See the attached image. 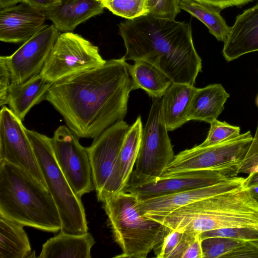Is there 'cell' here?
Wrapping results in <instances>:
<instances>
[{
	"instance_id": "6da1fadb",
	"label": "cell",
	"mask_w": 258,
	"mask_h": 258,
	"mask_svg": "<svg viewBox=\"0 0 258 258\" xmlns=\"http://www.w3.org/2000/svg\"><path fill=\"white\" fill-rule=\"evenodd\" d=\"M133 90L130 64L121 57L52 84L45 100L80 138L95 139L123 120Z\"/></svg>"
},
{
	"instance_id": "7a4b0ae2",
	"label": "cell",
	"mask_w": 258,
	"mask_h": 258,
	"mask_svg": "<svg viewBox=\"0 0 258 258\" xmlns=\"http://www.w3.org/2000/svg\"><path fill=\"white\" fill-rule=\"evenodd\" d=\"M124 60H143L163 72L172 83L194 86L202 59L193 43L190 22L149 15L118 25Z\"/></svg>"
},
{
	"instance_id": "3957f363",
	"label": "cell",
	"mask_w": 258,
	"mask_h": 258,
	"mask_svg": "<svg viewBox=\"0 0 258 258\" xmlns=\"http://www.w3.org/2000/svg\"><path fill=\"white\" fill-rule=\"evenodd\" d=\"M172 230L196 236L231 227L258 229V204L244 187L180 207L164 216H149Z\"/></svg>"
},
{
	"instance_id": "277c9868",
	"label": "cell",
	"mask_w": 258,
	"mask_h": 258,
	"mask_svg": "<svg viewBox=\"0 0 258 258\" xmlns=\"http://www.w3.org/2000/svg\"><path fill=\"white\" fill-rule=\"evenodd\" d=\"M0 216L47 232L61 228L47 188L25 170L5 160H0Z\"/></svg>"
},
{
	"instance_id": "5b68a950",
	"label": "cell",
	"mask_w": 258,
	"mask_h": 258,
	"mask_svg": "<svg viewBox=\"0 0 258 258\" xmlns=\"http://www.w3.org/2000/svg\"><path fill=\"white\" fill-rule=\"evenodd\" d=\"M137 195L121 190L103 202L113 238L121 249L118 258H146L171 229L143 214Z\"/></svg>"
},
{
	"instance_id": "8992f818",
	"label": "cell",
	"mask_w": 258,
	"mask_h": 258,
	"mask_svg": "<svg viewBox=\"0 0 258 258\" xmlns=\"http://www.w3.org/2000/svg\"><path fill=\"white\" fill-rule=\"evenodd\" d=\"M47 187L58 209L61 222L60 232L82 235L88 228L81 198L73 192L55 158L51 138L25 128Z\"/></svg>"
},
{
	"instance_id": "52a82bcc",
	"label": "cell",
	"mask_w": 258,
	"mask_h": 258,
	"mask_svg": "<svg viewBox=\"0 0 258 258\" xmlns=\"http://www.w3.org/2000/svg\"><path fill=\"white\" fill-rule=\"evenodd\" d=\"M253 137L250 131L205 147L197 145L174 156L161 177L205 170L235 172L243 160Z\"/></svg>"
},
{
	"instance_id": "ba28073f",
	"label": "cell",
	"mask_w": 258,
	"mask_h": 258,
	"mask_svg": "<svg viewBox=\"0 0 258 258\" xmlns=\"http://www.w3.org/2000/svg\"><path fill=\"white\" fill-rule=\"evenodd\" d=\"M163 116L161 98H153L143 128L138 155L128 183H142L160 178L174 154Z\"/></svg>"
},
{
	"instance_id": "9c48e42d",
	"label": "cell",
	"mask_w": 258,
	"mask_h": 258,
	"mask_svg": "<svg viewBox=\"0 0 258 258\" xmlns=\"http://www.w3.org/2000/svg\"><path fill=\"white\" fill-rule=\"evenodd\" d=\"M98 46L72 32L59 34L40 73L53 84L105 63Z\"/></svg>"
},
{
	"instance_id": "30bf717a",
	"label": "cell",
	"mask_w": 258,
	"mask_h": 258,
	"mask_svg": "<svg viewBox=\"0 0 258 258\" xmlns=\"http://www.w3.org/2000/svg\"><path fill=\"white\" fill-rule=\"evenodd\" d=\"M129 125L123 120L107 128L88 147L97 199L103 202L118 192L115 171L120 150Z\"/></svg>"
},
{
	"instance_id": "8fae6325",
	"label": "cell",
	"mask_w": 258,
	"mask_h": 258,
	"mask_svg": "<svg viewBox=\"0 0 258 258\" xmlns=\"http://www.w3.org/2000/svg\"><path fill=\"white\" fill-rule=\"evenodd\" d=\"M67 125H60L51 138L56 162L74 194L79 198L95 189L87 148Z\"/></svg>"
},
{
	"instance_id": "7c38bea8",
	"label": "cell",
	"mask_w": 258,
	"mask_h": 258,
	"mask_svg": "<svg viewBox=\"0 0 258 258\" xmlns=\"http://www.w3.org/2000/svg\"><path fill=\"white\" fill-rule=\"evenodd\" d=\"M22 121L10 108L5 106L2 107L0 160H5L23 168L47 187Z\"/></svg>"
},
{
	"instance_id": "4fadbf2b",
	"label": "cell",
	"mask_w": 258,
	"mask_h": 258,
	"mask_svg": "<svg viewBox=\"0 0 258 258\" xmlns=\"http://www.w3.org/2000/svg\"><path fill=\"white\" fill-rule=\"evenodd\" d=\"M59 34L53 24H44L14 53L5 56L11 83H23L40 73Z\"/></svg>"
},
{
	"instance_id": "5bb4252c",
	"label": "cell",
	"mask_w": 258,
	"mask_h": 258,
	"mask_svg": "<svg viewBox=\"0 0 258 258\" xmlns=\"http://www.w3.org/2000/svg\"><path fill=\"white\" fill-rule=\"evenodd\" d=\"M238 174L215 170L195 171L142 183H128L123 190L136 194L141 200L211 185Z\"/></svg>"
},
{
	"instance_id": "9a60e30c",
	"label": "cell",
	"mask_w": 258,
	"mask_h": 258,
	"mask_svg": "<svg viewBox=\"0 0 258 258\" xmlns=\"http://www.w3.org/2000/svg\"><path fill=\"white\" fill-rule=\"evenodd\" d=\"M244 179L236 176L209 186L139 200L138 207L145 216H164L193 202L244 187Z\"/></svg>"
},
{
	"instance_id": "2e32d148",
	"label": "cell",
	"mask_w": 258,
	"mask_h": 258,
	"mask_svg": "<svg viewBox=\"0 0 258 258\" xmlns=\"http://www.w3.org/2000/svg\"><path fill=\"white\" fill-rule=\"evenodd\" d=\"M46 20L43 11L22 3L0 10V40L24 43L37 33Z\"/></svg>"
},
{
	"instance_id": "e0dca14e",
	"label": "cell",
	"mask_w": 258,
	"mask_h": 258,
	"mask_svg": "<svg viewBox=\"0 0 258 258\" xmlns=\"http://www.w3.org/2000/svg\"><path fill=\"white\" fill-rule=\"evenodd\" d=\"M258 51V3L236 18L224 41L222 54L227 61Z\"/></svg>"
},
{
	"instance_id": "ac0fdd59",
	"label": "cell",
	"mask_w": 258,
	"mask_h": 258,
	"mask_svg": "<svg viewBox=\"0 0 258 258\" xmlns=\"http://www.w3.org/2000/svg\"><path fill=\"white\" fill-rule=\"evenodd\" d=\"M98 0H60V3L43 11L58 31L72 32L79 25L103 12Z\"/></svg>"
},
{
	"instance_id": "d6986e66",
	"label": "cell",
	"mask_w": 258,
	"mask_h": 258,
	"mask_svg": "<svg viewBox=\"0 0 258 258\" xmlns=\"http://www.w3.org/2000/svg\"><path fill=\"white\" fill-rule=\"evenodd\" d=\"M52 84L40 74L21 83H11L8 90V104L20 119L24 120L30 110L43 100Z\"/></svg>"
},
{
	"instance_id": "ffe728a7",
	"label": "cell",
	"mask_w": 258,
	"mask_h": 258,
	"mask_svg": "<svg viewBox=\"0 0 258 258\" xmlns=\"http://www.w3.org/2000/svg\"><path fill=\"white\" fill-rule=\"evenodd\" d=\"M229 97L230 94L220 84L197 88L187 114V121L200 120L210 123L222 113Z\"/></svg>"
},
{
	"instance_id": "44dd1931",
	"label": "cell",
	"mask_w": 258,
	"mask_h": 258,
	"mask_svg": "<svg viewBox=\"0 0 258 258\" xmlns=\"http://www.w3.org/2000/svg\"><path fill=\"white\" fill-rule=\"evenodd\" d=\"M197 88L187 84L172 83L161 98L163 116L168 131L188 122L186 116Z\"/></svg>"
},
{
	"instance_id": "7402d4cb",
	"label": "cell",
	"mask_w": 258,
	"mask_h": 258,
	"mask_svg": "<svg viewBox=\"0 0 258 258\" xmlns=\"http://www.w3.org/2000/svg\"><path fill=\"white\" fill-rule=\"evenodd\" d=\"M95 241L91 233L74 235L59 232L43 244L39 258H91Z\"/></svg>"
},
{
	"instance_id": "603a6c76",
	"label": "cell",
	"mask_w": 258,
	"mask_h": 258,
	"mask_svg": "<svg viewBox=\"0 0 258 258\" xmlns=\"http://www.w3.org/2000/svg\"><path fill=\"white\" fill-rule=\"evenodd\" d=\"M143 127L141 116L130 126L119 153L115 171V182L119 191L128 183L138 155Z\"/></svg>"
},
{
	"instance_id": "cb8c5ba5",
	"label": "cell",
	"mask_w": 258,
	"mask_h": 258,
	"mask_svg": "<svg viewBox=\"0 0 258 258\" xmlns=\"http://www.w3.org/2000/svg\"><path fill=\"white\" fill-rule=\"evenodd\" d=\"M24 226L0 216V258L35 257Z\"/></svg>"
},
{
	"instance_id": "d4e9b609",
	"label": "cell",
	"mask_w": 258,
	"mask_h": 258,
	"mask_svg": "<svg viewBox=\"0 0 258 258\" xmlns=\"http://www.w3.org/2000/svg\"><path fill=\"white\" fill-rule=\"evenodd\" d=\"M204 258H258V242L212 237L202 240Z\"/></svg>"
},
{
	"instance_id": "484cf974",
	"label": "cell",
	"mask_w": 258,
	"mask_h": 258,
	"mask_svg": "<svg viewBox=\"0 0 258 258\" xmlns=\"http://www.w3.org/2000/svg\"><path fill=\"white\" fill-rule=\"evenodd\" d=\"M130 64L134 90L142 89L153 98H161L172 84L170 79L159 69L143 60Z\"/></svg>"
},
{
	"instance_id": "4316f807",
	"label": "cell",
	"mask_w": 258,
	"mask_h": 258,
	"mask_svg": "<svg viewBox=\"0 0 258 258\" xmlns=\"http://www.w3.org/2000/svg\"><path fill=\"white\" fill-rule=\"evenodd\" d=\"M180 7L205 24L219 41H224L230 27L220 15L221 10L195 0H180Z\"/></svg>"
},
{
	"instance_id": "83f0119b",
	"label": "cell",
	"mask_w": 258,
	"mask_h": 258,
	"mask_svg": "<svg viewBox=\"0 0 258 258\" xmlns=\"http://www.w3.org/2000/svg\"><path fill=\"white\" fill-rule=\"evenodd\" d=\"M196 236L171 229L163 241L154 249L156 256L158 258H183Z\"/></svg>"
},
{
	"instance_id": "f1b7e54d",
	"label": "cell",
	"mask_w": 258,
	"mask_h": 258,
	"mask_svg": "<svg viewBox=\"0 0 258 258\" xmlns=\"http://www.w3.org/2000/svg\"><path fill=\"white\" fill-rule=\"evenodd\" d=\"M112 14L127 20L148 13V0H98Z\"/></svg>"
},
{
	"instance_id": "f546056e",
	"label": "cell",
	"mask_w": 258,
	"mask_h": 258,
	"mask_svg": "<svg viewBox=\"0 0 258 258\" xmlns=\"http://www.w3.org/2000/svg\"><path fill=\"white\" fill-rule=\"evenodd\" d=\"M210 128L206 140L201 144V147L214 145L239 136L240 128L217 119L210 123Z\"/></svg>"
},
{
	"instance_id": "4dcf8cb0",
	"label": "cell",
	"mask_w": 258,
	"mask_h": 258,
	"mask_svg": "<svg viewBox=\"0 0 258 258\" xmlns=\"http://www.w3.org/2000/svg\"><path fill=\"white\" fill-rule=\"evenodd\" d=\"M202 240L212 237H222L249 241L258 242V229L231 227L204 232L200 234Z\"/></svg>"
},
{
	"instance_id": "1f68e13d",
	"label": "cell",
	"mask_w": 258,
	"mask_h": 258,
	"mask_svg": "<svg viewBox=\"0 0 258 258\" xmlns=\"http://www.w3.org/2000/svg\"><path fill=\"white\" fill-rule=\"evenodd\" d=\"M180 0H148V13L155 17L175 20L180 13Z\"/></svg>"
},
{
	"instance_id": "d6a6232c",
	"label": "cell",
	"mask_w": 258,
	"mask_h": 258,
	"mask_svg": "<svg viewBox=\"0 0 258 258\" xmlns=\"http://www.w3.org/2000/svg\"><path fill=\"white\" fill-rule=\"evenodd\" d=\"M258 163V124L248 150L238 171L239 173H250Z\"/></svg>"
},
{
	"instance_id": "836d02e7",
	"label": "cell",
	"mask_w": 258,
	"mask_h": 258,
	"mask_svg": "<svg viewBox=\"0 0 258 258\" xmlns=\"http://www.w3.org/2000/svg\"><path fill=\"white\" fill-rule=\"evenodd\" d=\"M11 84V74L5 56L0 57V106L8 103V94Z\"/></svg>"
},
{
	"instance_id": "e575fe53",
	"label": "cell",
	"mask_w": 258,
	"mask_h": 258,
	"mask_svg": "<svg viewBox=\"0 0 258 258\" xmlns=\"http://www.w3.org/2000/svg\"><path fill=\"white\" fill-rule=\"evenodd\" d=\"M221 10L232 7H240L254 0H195Z\"/></svg>"
},
{
	"instance_id": "d590c367",
	"label": "cell",
	"mask_w": 258,
	"mask_h": 258,
	"mask_svg": "<svg viewBox=\"0 0 258 258\" xmlns=\"http://www.w3.org/2000/svg\"><path fill=\"white\" fill-rule=\"evenodd\" d=\"M183 258H204L202 239L200 235H197L194 241L186 251Z\"/></svg>"
},
{
	"instance_id": "8d00e7d4",
	"label": "cell",
	"mask_w": 258,
	"mask_h": 258,
	"mask_svg": "<svg viewBox=\"0 0 258 258\" xmlns=\"http://www.w3.org/2000/svg\"><path fill=\"white\" fill-rule=\"evenodd\" d=\"M60 0H27V4L39 10L44 11L60 3Z\"/></svg>"
},
{
	"instance_id": "74e56055",
	"label": "cell",
	"mask_w": 258,
	"mask_h": 258,
	"mask_svg": "<svg viewBox=\"0 0 258 258\" xmlns=\"http://www.w3.org/2000/svg\"><path fill=\"white\" fill-rule=\"evenodd\" d=\"M243 186L246 188L258 186V172H252L249 173L248 176L244 179Z\"/></svg>"
},
{
	"instance_id": "f35d334b",
	"label": "cell",
	"mask_w": 258,
	"mask_h": 258,
	"mask_svg": "<svg viewBox=\"0 0 258 258\" xmlns=\"http://www.w3.org/2000/svg\"><path fill=\"white\" fill-rule=\"evenodd\" d=\"M22 3H27V0H0V9L13 7Z\"/></svg>"
},
{
	"instance_id": "ab89813d",
	"label": "cell",
	"mask_w": 258,
	"mask_h": 258,
	"mask_svg": "<svg viewBox=\"0 0 258 258\" xmlns=\"http://www.w3.org/2000/svg\"><path fill=\"white\" fill-rule=\"evenodd\" d=\"M249 192L251 194L253 198L258 204V186H253L247 188Z\"/></svg>"
},
{
	"instance_id": "60d3db41",
	"label": "cell",
	"mask_w": 258,
	"mask_h": 258,
	"mask_svg": "<svg viewBox=\"0 0 258 258\" xmlns=\"http://www.w3.org/2000/svg\"><path fill=\"white\" fill-rule=\"evenodd\" d=\"M258 172V163H257V164L254 167L252 171L251 172Z\"/></svg>"
},
{
	"instance_id": "b9f144b4",
	"label": "cell",
	"mask_w": 258,
	"mask_h": 258,
	"mask_svg": "<svg viewBox=\"0 0 258 258\" xmlns=\"http://www.w3.org/2000/svg\"><path fill=\"white\" fill-rule=\"evenodd\" d=\"M256 104L257 105V106H258V95L256 97Z\"/></svg>"
}]
</instances>
